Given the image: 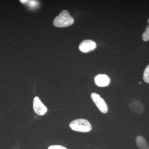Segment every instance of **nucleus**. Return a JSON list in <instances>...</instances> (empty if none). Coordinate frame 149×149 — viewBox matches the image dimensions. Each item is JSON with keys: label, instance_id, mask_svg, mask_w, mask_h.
<instances>
[{"label": "nucleus", "instance_id": "4", "mask_svg": "<svg viewBox=\"0 0 149 149\" xmlns=\"http://www.w3.org/2000/svg\"><path fill=\"white\" fill-rule=\"evenodd\" d=\"M33 104L34 111L39 115H44L47 111V109L42 102L38 97H35L34 98Z\"/></svg>", "mask_w": 149, "mask_h": 149}, {"label": "nucleus", "instance_id": "1", "mask_svg": "<svg viewBox=\"0 0 149 149\" xmlns=\"http://www.w3.org/2000/svg\"><path fill=\"white\" fill-rule=\"evenodd\" d=\"M74 23L73 17L67 10L62 11L58 16L55 18L54 25L58 27H69Z\"/></svg>", "mask_w": 149, "mask_h": 149}, {"label": "nucleus", "instance_id": "10", "mask_svg": "<svg viewBox=\"0 0 149 149\" xmlns=\"http://www.w3.org/2000/svg\"><path fill=\"white\" fill-rule=\"evenodd\" d=\"M142 38L143 40L145 42H147V41L149 40V25L146 28V30L145 32L143 33V35H142Z\"/></svg>", "mask_w": 149, "mask_h": 149}, {"label": "nucleus", "instance_id": "5", "mask_svg": "<svg viewBox=\"0 0 149 149\" xmlns=\"http://www.w3.org/2000/svg\"><path fill=\"white\" fill-rule=\"evenodd\" d=\"M97 47L96 43L92 40H85L79 45V49L81 52L85 53L94 50Z\"/></svg>", "mask_w": 149, "mask_h": 149}, {"label": "nucleus", "instance_id": "3", "mask_svg": "<svg viewBox=\"0 0 149 149\" xmlns=\"http://www.w3.org/2000/svg\"><path fill=\"white\" fill-rule=\"evenodd\" d=\"M91 97L100 111L104 113L107 112L108 108L107 104L100 95L97 93H92L91 94Z\"/></svg>", "mask_w": 149, "mask_h": 149}, {"label": "nucleus", "instance_id": "7", "mask_svg": "<svg viewBox=\"0 0 149 149\" xmlns=\"http://www.w3.org/2000/svg\"><path fill=\"white\" fill-rule=\"evenodd\" d=\"M128 107L131 111L137 114H141L144 111L143 104L139 101L135 100L129 103Z\"/></svg>", "mask_w": 149, "mask_h": 149}, {"label": "nucleus", "instance_id": "9", "mask_svg": "<svg viewBox=\"0 0 149 149\" xmlns=\"http://www.w3.org/2000/svg\"><path fill=\"white\" fill-rule=\"evenodd\" d=\"M143 80L146 83H149V64L146 68L143 73Z\"/></svg>", "mask_w": 149, "mask_h": 149}, {"label": "nucleus", "instance_id": "12", "mask_svg": "<svg viewBox=\"0 0 149 149\" xmlns=\"http://www.w3.org/2000/svg\"><path fill=\"white\" fill-rule=\"evenodd\" d=\"M148 23L149 24V18L148 19Z\"/></svg>", "mask_w": 149, "mask_h": 149}, {"label": "nucleus", "instance_id": "11", "mask_svg": "<svg viewBox=\"0 0 149 149\" xmlns=\"http://www.w3.org/2000/svg\"><path fill=\"white\" fill-rule=\"evenodd\" d=\"M48 149H67L66 148L60 145H53L50 146Z\"/></svg>", "mask_w": 149, "mask_h": 149}, {"label": "nucleus", "instance_id": "2", "mask_svg": "<svg viewBox=\"0 0 149 149\" xmlns=\"http://www.w3.org/2000/svg\"><path fill=\"white\" fill-rule=\"evenodd\" d=\"M69 126L72 130L80 132H89L92 130L91 123L86 119H76L70 123Z\"/></svg>", "mask_w": 149, "mask_h": 149}, {"label": "nucleus", "instance_id": "13", "mask_svg": "<svg viewBox=\"0 0 149 149\" xmlns=\"http://www.w3.org/2000/svg\"><path fill=\"white\" fill-rule=\"evenodd\" d=\"M139 84H141V82H140V83H139Z\"/></svg>", "mask_w": 149, "mask_h": 149}, {"label": "nucleus", "instance_id": "6", "mask_svg": "<svg viewBox=\"0 0 149 149\" xmlns=\"http://www.w3.org/2000/svg\"><path fill=\"white\" fill-rule=\"evenodd\" d=\"M110 82V78L106 74H98L95 78V83L99 87H106L109 85Z\"/></svg>", "mask_w": 149, "mask_h": 149}, {"label": "nucleus", "instance_id": "8", "mask_svg": "<svg viewBox=\"0 0 149 149\" xmlns=\"http://www.w3.org/2000/svg\"><path fill=\"white\" fill-rule=\"evenodd\" d=\"M136 143L139 149H149V146L146 139L142 136L136 138Z\"/></svg>", "mask_w": 149, "mask_h": 149}]
</instances>
